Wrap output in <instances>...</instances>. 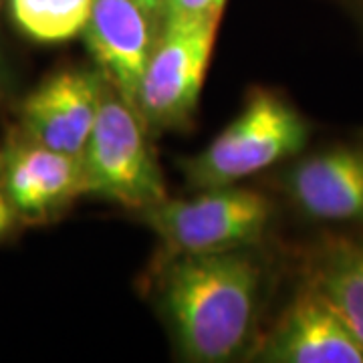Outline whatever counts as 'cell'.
Returning <instances> with one entry per match:
<instances>
[{
    "label": "cell",
    "mask_w": 363,
    "mask_h": 363,
    "mask_svg": "<svg viewBox=\"0 0 363 363\" xmlns=\"http://www.w3.org/2000/svg\"><path fill=\"white\" fill-rule=\"evenodd\" d=\"M260 274L248 248L172 255L160 277V307L186 359L218 363L245 350L259 311Z\"/></svg>",
    "instance_id": "6da1fadb"
},
{
    "label": "cell",
    "mask_w": 363,
    "mask_h": 363,
    "mask_svg": "<svg viewBox=\"0 0 363 363\" xmlns=\"http://www.w3.org/2000/svg\"><path fill=\"white\" fill-rule=\"evenodd\" d=\"M307 140L309 125L293 105L271 91H255L242 111L182 168L198 190L234 186L298 154Z\"/></svg>",
    "instance_id": "7a4b0ae2"
},
{
    "label": "cell",
    "mask_w": 363,
    "mask_h": 363,
    "mask_svg": "<svg viewBox=\"0 0 363 363\" xmlns=\"http://www.w3.org/2000/svg\"><path fill=\"white\" fill-rule=\"evenodd\" d=\"M147 131L138 109L107 85L95 125L81 152L89 194L138 212L168 196Z\"/></svg>",
    "instance_id": "3957f363"
},
{
    "label": "cell",
    "mask_w": 363,
    "mask_h": 363,
    "mask_svg": "<svg viewBox=\"0 0 363 363\" xmlns=\"http://www.w3.org/2000/svg\"><path fill=\"white\" fill-rule=\"evenodd\" d=\"M272 216L267 196L255 190L218 186L200 188L190 198H169L142 210L143 222L172 255L224 252L257 245Z\"/></svg>",
    "instance_id": "277c9868"
},
{
    "label": "cell",
    "mask_w": 363,
    "mask_h": 363,
    "mask_svg": "<svg viewBox=\"0 0 363 363\" xmlns=\"http://www.w3.org/2000/svg\"><path fill=\"white\" fill-rule=\"evenodd\" d=\"M220 16L160 18L135 109L150 130H182L196 116Z\"/></svg>",
    "instance_id": "5b68a950"
},
{
    "label": "cell",
    "mask_w": 363,
    "mask_h": 363,
    "mask_svg": "<svg viewBox=\"0 0 363 363\" xmlns=\"http://www.w3.org/2000/svg\"><path fill=\"white\" fill-rule=\"evenodd\" d=\"M0 190L16 218L45 220L89 194L81 154L59 152L21 138L0 154Z\"/></svg>",
    "instance_id": "8992f818"
},
{
    "label": "cell",
    "mask_w": 363,
    "mask_h": 363,
    "mask_svg": "<svg viewBox=\"0 0 363 363\" xmlns=\"http://www.w3.org/2000/svg\"><path fill=\"white\" fill-rule=\"evenodd\" d=\"M101 73L65 69L30 91L21 105L23 138L67 154H81L101 107Z\"/></svg>",
    "instance_id": "52a82bcc"
},
{
    "label": "cell",
    "mask_w": 363,
    "mask_h": 363,
    "mask_svg": "<svg viewBox=\"0 0 363 363\" xmlns=\"http://www.w3.org/2000/svg\"><path fill=\"white\" fill-rule=\"evenodd\" d=\"M160 18L135 0H93L83 37L105 83L135 107Z\"/></svg>",
    "instance_id": "ba28073f"
},
{
    "label": "cell",
    "mask_w": 363,
    "mask_h": 363,
    "mask_svg": "<svg viewBox=\"0 0 363 363\" xmlns=\"http://www.w3.org/2000/svg\"><path fill=\"white\" fill-rule=\"evenodd\" d=\"M274 363H363V347L325 297L307 285L274 325L260 350Z\"/></svg>",
    "instance_id": "9c48e42d"
},
{
    "label": "cell",
    "mask_w": 363,
    "mask_h": 363,
    "mask_svg": "<svg viewBox=\"0 0 363 363\" xmlns=\"http://www.w3.org/2000/svg\"><path fill=\"white\" fill-rule=\"evenodd\" d=\"M285 186L311 218L363 222V145H337L301 160L289 169Z\"/></svg>",
    "instance_id": "30bf717a"
},
{
    "label": "cell",
    "mask_w": 363,
    "mask_h": 363,
    "mask_svg": "<svg viewBox=\"0 0 363 363\" xmlns=\"http://www.w3.org/2000/svg\"><path fill=\"white\" fill-rule=\"evenodd\" d=\"M309 285L337 311L363 347V242L331 240L313 260Z\"/></svg>",
    "instance_id": "8fae6325"
},
{
    "label": "cell",
    "mask_w": 363,
    "mask_h": 363,
    "mask_svg": "<svg viewBox=\"0 0 363 363\" xmlns=\"http://www.w3.org/2000/svg\"><path fill=\"white\" fill-rule=\"evenodd\" d=\"M93 0H9L14 25L39 43H63L83 33Z\"/></svg>",
    "instance_id": "7c38bea8"
},
{
    "label": "cell",
    "mask_w": 363,
    "mask_h": 363,
    "mask_svg": "<svg viewBox=\"0 0 363 363\" xmlns=\"http://www.w3.org/2000/svg\"><path fill=\"white\" fill-rule=\"evenodd\" d=\"M226 0H164L160 18H202L222 16Z\"/></svg>",
    "instance_id": "4fadbf2b"
},
{
    "label": "cell",
    "mask_w": 363,
    "mask_h": 363,
    "mask_svg": "<svg viewBox=\"0 0 363 363\" xmlns=\"http://www.w3.org/2000/svg\"><path fill=\"white\" fill-rule=\"evenodd\" d=\"M14 222H16V214H14V210L9 204L4 192L0 190V238L13 228Z\"/></svg>",
    "instance_id": "5bb4252c"
},
{
    "label": "cell",
    "mask_w": 363,
    "mask_h": 363,
    "mask_svg": "<svg viewBox=\"0 0 363 363\" xmlns=\"http://www.w3.org/2000/svg\"><path fill=\"white\" fill-rule=\"evenodd\" d=\"M142 9H145L150 14H154L156 18H160L162 14V6H164V0H135Z\"/></svg>",
    "instance_id": "9a60e30c"
},
{
    "label": "cell",
    "mask_w": 363,
    "mask_h": 363,
    "mask_svg": "<svg viewBox=\"0 0 363 363\" xmlns=\"http://www.w3.org/2000/svg\"><path fill=\"white\" fill-rule=\"evenodd\" d=\"M353 2H355V4H357V6L363 11V0H353Z\"/></svg>",
    "instance_id": "2e32d148"
}]
</instances>
